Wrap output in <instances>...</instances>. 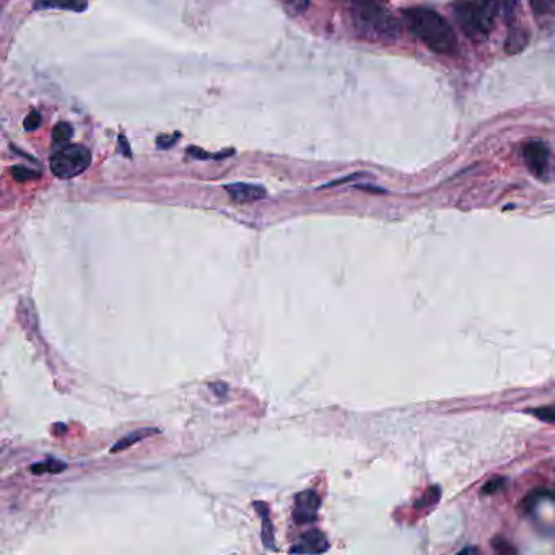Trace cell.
I'll use <instances>...</instances> for the list:
<instances>
[{
	"label": "cell",
	"instance_id": "6da1fadb",
	"mask_svg": "<svg viewBox=\"0 0 555 555\" xmlns=\"http://www.w3.org/2000/svg\"><path fill=\"white\" fill-rule=\"evenodd\" d=\"M406 27L414 36L437 54H453L456 51V36L453 28L442 15L427 7H411L402 12Z\"/></svg>",
	"mask_w": 555,
	"mask_h": 555
},
{
	"label": "cell",
	"instance_id": "7a4b0ae2",
	"mask_svg": "<svg viewBox=\"0 0 555 555\" xmlns=\"http://www.w3.org/2000/svg\"><path fill=\"white\" fill-rule=\"evenodd\" d=\"M500 8L498 0H458L451 5L454 20L471 39L486 38L492 31Z\"/></svg>",
	"mask_w": 555,
	"mask_h": 555
},
{
	"label": "cell",
	"instance_id": "3957f363",
	"mask_svg": "<svg viewBox=\"0 0 555 555\" xmlns=\"http://www.w3.org/2000/svg\"><path fill=\"white\" fill-rule=\"evenodd\" d=\"M353 23L363 36L378 41H396L402 34V24L388 10L372 2H362L353 10Z\"/></svg>",
	"mask_w": 555,
	"mask_h": 555
},
{
	"label": "cell",
	"instance_id": "277c9868",
	"mask_svg": "<svg viewBox=\"0 0 555 555\" xmlns=\"http://www.w3.org/2000/svg\"><path fill=\"white\" fill-rule=\"evenodd\" d=\"M92 164V152L78 143L61 145L51 155V171L61 179H72L82 174Z\"/></svg>",
	"mask_w": 555,
	"mask_h": 555
},
{
	"label": "cell",
	"instance_id": "5b68a950",
	"mask_svg": "<svg viewBox=\"0 0 555 555\" xmlns=\"http://www.w3.org/2000/svg\"><path fill=\"white\" fill-rule=\"evenodd\" d=\"M321 500L314 490H304L295 497L293 521L297 524H309L316 521Z\"/></svg>",
	"mask_w": 555,
	"mask_h": 555
},
{
	"label": "cell",
	"instance_id": "8992f818",
	"mask_svg": "<svg viewBox=\"0 0 555 555\" xmlns=\"http://www.w3.org/2000/svg\"><path fill=\"white\" fill-rule=\"evenodd\" d=\"M523 157L529 171H531L534 176L541 178L544 176V173H546L547 169L549 158H551V150H549L546 143L536 140V142H529L524 145Z\"/></svg>",
	"mask_w": 555,
	"mask_h": 555
},
{
	"label": "cell",
	"instance_id": "52a82bcc",
	"mask_svg": "<svg viewBox=\"0 0 555 555\" xmlns=\"http://www.w3.org/2000/svg\"><path fill=\"white\" fill-rule=\"evenodd\" d=\"M225 191L228 192V196L232 201L238 204H249L266 199L267 192L266 189L259 184H248V183H230L225 186Z\"/></svg>",
	"mask_w": 555,
	"mask_h": 555
},
{
	"label": "cell",
	"instance_id": "ba28073f",
	"mask_svg": "<svg viewBox=\"0 0 555 555\" xmlns=\"http://www.w3.org/2000/svg\"><path fill=\"white\" fill-rule=\"evenodd\" d=\"M329 549V542L319 529H309L302 534L298 542L290 549L292 554H323Z\"/></svg>",
	"mask_w": 555,
	"mask_h": 555
},
{
	"label": "cell",
	"instance_id": "9c48e42d",
	"mask_svg": "<svg viewBox=\"0 0 555 555\" xmlns=\"http://www.w3.org/2000/svg\"><path fill=\"white\" fill-rule=\"evenodd\" d=\"M34 10H69V12H85L88 0H34Z\"/></svg>",
	"mask_w": 555,
	"mask_h": 555
},
{
	"label": "cell",
	"instance_id": "30bf717a",
	"mask_svg": "<svg viewBox=\"0 0 555 555\" xmlns=\"http://www.w3.org/2000/svg\"><path fill=\"white\" fill-rule=\"evenodd\" d=\"M529 43V33L523 27H512L508 31L507 43H505V51L508 54L521 52Z\"/></svg>",
	"mask_w": 555,
	"mask_h": 555
},
{
	"label": "cell",
	"instance_id": "8fae6325",
	"mask_svg": "<svg viewBox=\"0 0 555 555\" xmlns=\"http://www.w3.org/2000/svg\"><path fill=\"white\" fill-rule=\"evenodd\" d=\"M254 508L259 513V518L262 519V542L267 549H274V542H276V538H274V526L271 518H269V508L264 502H254Z\"/></svg>",
	"mask_w": 555,
	"mask_h": 555
},
{
	"label": "cell",
	"instance_id": "7c38bea8",
	"mask_svg": "<svg viewBox=\"0 0 555 555\" xmlns=\"http://www.w3.org/2000/svg\"><path fill=\"white\" fill-rule=\"evenodd\" d=\"M158 430L157 428H142V430H137V432L134 433H129L126 437L119 440V442L114 444L111 448V453H119V451H124V449L134 447V444L142 442V440L152 437V435H157Z\"/></svg>",
	"mask_w": 555,
	"mask_h": 555
},
{
	"label": "cell",
	"instance_id": "4fadbf2b",
	"mask_svg": "<svg viewBox=\"0 0 555 555\" xmlns=\"http://www.w3.org/2000/svg\"><path fill=\"white\" fill-rule=\"evenodd\" d=\"M67 464L64 461H59V459L49 458L44 459V461L34 463L31 466V472L34 476H43V474H59L62 471H66Z\"/></svg>",
	"mask_w": 555,
	"mask_h": 555
},
{
	"label": "cell",
	"instance_id": "5bb4252c",
	"mask_svg": "<svg viewBox=\"0 0 555 555\" xmlns=\"http://www.w3.org/2000/svg\"><path fill=\"white\" fill-rule=\"evenodd\" d=\"M73 137V127L69 122H59L52 129V143L61 147V145L69 143V140Z\"/></svg>",
	"mask_w": 555,
	"mask_h": 555
},
{
	"label": "cell",
	"instance_id": "9a60e30c",
	"mask_svg": "<svg viewBox=\"0 0 555 555\" xmlns=\"http://www.w3.org/2000/svg\"><path fill=\"white\" fill-rule=\"evenodd\" d=\"M10 174H12V178L18 183H27L41 178V173L36 171V169L23 167V164H17V167L10 168Z\"/></svg>",
	"mask_w": 555,
	"mask_h": 555
},
{
	"label": "cell",
	"instance_id": "2e32d148",
	"mask_svg": "<svg viewBox=\"0 0 555 555\" xmlns=\"http://www.w3.org/2000/svg\"><path fill=\"white\" fill-rule=\"evenodd\" d=\"M188 153L196 160H223L227 157H232V155L234 153V150L230 148V150H225V152H218V153H207L199 147H189Z\"/></svg>",
	"mask_w": 555,
	"mask_h": 555
},
{
	"label": "cell",
	"instance_id": "e0dca14e",
	"mask_svg": "<svg viewBox=\"0 0 555 555\" xmlns=\"http://www.w3.org/2000/svg\"><path fill=\"white\" fill-rule=\"evenodd\" d=\"M280 2H282L283 7L287 8L290 13L302 15L307 12L309 3H311V0H280Z\"/></svg>",
	"mask_w": 555,
	"mask_h": 555
},
{
	"label": "cell",
	"instance_id": "ac0fdd59",
	"mask_svg": "<svg viewBox=\"0 0 555 555\" xmlns=\"http://www.w3.org/2000/svg\"><path fill=\"white\" fill-rule=\"evenodd\" d=\"M529 3L536 15H547L555 10V0H529Z\"/></svg>",
	"mask_w": 555,
	"mask_h": 555
},
{
	"label": "cell",
	"instance_id": "d6986e66",
	"mask_svg": "<svg viewBox=\"0 0 555 555\" xmlns=\"http://www.w3.org/2000/svg\"><path fill=\"white\" fill-rule=\"evenodd\" d=\"M529 412H531L536 419L542 420V422L555 423V404H552V406H546V407L533 409V411H529Z\"/></svg>",
	"mask_w": 555,
	"mask_h": 555
},
{
	"label": "cell",
	"instance_id": "ffe728a7",
	"mask_svg": "<svg viewBox=\"0 0 555 555\" xmlns=\"http://www.w3.org/2000/svg\"><path fill=\"white\" fill-rule=\"evenodd\" d=\"M179 139H181V134H179V132H174V134H162V136H158L157 140H155V143H157V147H158V148L168 150V148H171L173 145L176 143Z\"/></svg>",
	"mask_w": 555,
	"mask_h": 555
},
{
	"label": "cell",
	"instance_id": "44dd1931",
	"mask_svg": "<svg viewBox=\"0 0 555 555\" xmlns=\"http://www.w3.org/2000/svg\"><path fill=\"white\" fill-rule=\"evenodd\" d=\"M39 126H41V114H39L38 111H31V113L28 114L27 119H24V122H23L24 131L33 132V131H36Z\"/></svg>",
	"mask_w": 555,
	"mask_h": 555
},
{
	"label": "cell",
	"instance_id": "7402d4cb",
	"mask_svg": "<svg viewBox=\"0 0 555 555\" xmlns=\"http://www.w3.org/2000/svg\"><path fill=\"white\" fill-rule=\"evenodd\" d=\"M438 498H440V489L433 487V489H430L427 493H425L423 498L419 500L417 507L422 508V507H428V505H435L438 502Z\"/></svg>",
	"mask_w": 555,
	"mask_h": 555
},
{
	"label": "cell",
	"instance_id": "603a6c76",
	"mask_svg": "<svg viewBox=\"0 0 555 555\" xmlns=\"http://www.w3.org/2000/svg\"><path fill=\"white\" fill-rule=\"evenodd\" d=\"M503 486H505V479H500V477H497V479H492V481L487 482L486 486H484V489H482V493H484V495L495 493V492H498V490L502 489Z\"/></svg>",
	"mask_w": 555,
	"mask_h": 555
},
{
	"label": "cell",
	"instance_id": "cb8c5ba5",
	"mask_svg": "<svg viewBox=\"0 0 555 555\" xmlns=\"http://www.w3.org/2000/svg\"><path fill=\"white\" fill-rule=\"evenodd\" d=\"M518 3L519 0H502V10L505 17L512 18L514 15V10L518 8Z\"/></svg>",
	"mask_w": 555,
	"mask_h": 555
},
{
	"label": "cell",
	"instance_id": "d4e9b609",
	"mask_svg": "<svg viewBox=\"0 0 555 555\" xmlns=\"http://www.w3.org/2000/svg\"><path fill=\"white\" fill-rule=\"evenodd\" d=\"M119 152H121L124 157H127V158L132 157V150H131V147H129L126 136H122V134L119 136Z\"/></svg>",
	"mask_w": 555,
	"mask_h": 555
},
{
	"label": "cell",
	"instance_id": "484cf974",
	"mask_svg": "<svg viewBox=\"0 0 555 555\" xmlns=\"http://www.w3.org/2000/svg\"><path fill=\"white\" fill-rule=\"evenodd\" d=\"M472 552H477V549H464V551H461V554H472Z\"/></svg>",
	"mask_w": 555,
	"mask_h": 555
},
{
	"label": "cell",
	"instance_id": "4316f807",
	"mask_svg": "<svg viewBox=\"0 0 555 555\" xmlns=\"http://www.w3.org/2000/svg\"><path fill=\"white\" fill-rule=\"evenodd\" d=\"M360 2H370V0H360Z\"/></svg>",
	"mask_w": 555,
	"mask_h": 555
}]
</instances>
